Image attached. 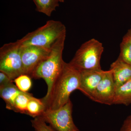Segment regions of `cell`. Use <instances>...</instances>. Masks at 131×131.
Returning a JSON list of instances; mask_svg holds the SVG:
<instances>
[{"label": "cell", "mask_w": 131, "mask_h": 131, "mask_svg": "<svg viewBox=\"0 0 131 131\" xmlns=\"http://www.w3.org/2000/svg\"><path fill=\"white\" fill-rule=\"evenodd\" d=\"M103 50L101 43L92 39L82 45L69 63L80 72L101 70L100 60Z\"/></svg>", "instance_id": "4"}, {"label": "cell", "mask_w": 131, "mask_h": 131, "mask_svg": "<svg viewBox=\"0 0 131 131\" xmlns=\"http://www.w3.org/2000/svg\"><path fill=\"white\" fill-rule=\"evenodd\" d=\"M79 90L92 100L97 86L102 79L105 71H81Z\"/></svg>", "instance_id": "9"}, {"label": "cell", "mask_w": 131, "mask_h": 131, "mask_svg": "<svg viewBox=\"0 0 131 131\" xmlns=\"http://www.w3.org/2000/svg\"><path fill=\"white\" fill-rule=\"evenodd\" d=\"M13 82V80H12L7 75L0 71V88L12 84Z\"/></svg>", "instance_id": "19"}, {"label": "cell", "mask_w": 131, "mask_h": 131, "mask_svg": "<svg viewBox=\"0 0 131 131\" xmlns=\"http://www.w3.org/2000/svg\"><path fill=\"white\" fill-rule=\"evenodd\" d=\"M80 76V71L65 62L49 96L44 100L41 99L46 109L56 110L68 102L70 100L71 94L76 90H79Z\"/></svg>", "instance_id": "1"}, {"label": "cell", "mask_w": 131, "mask_h": 131, "mask_svg": "<svg viewBox=\"0 0 131 131\" xmlns=\"http://www.w3.org/2000/svg\"><path fill=\"white\" fill-rule=\"evenodd\" d=\"M59 2L63 3L64 2V0H58Z\"/></svg>", "instance_id": "22"}, {"label": "cell", "mask_w": 131, "mask_h": 131, "mask_svg": "<svg viewBox=\"0 0 131 131\" xmlns=\"http://www.w3.org/2000/svg\"><path fill=\"white\" fill-rule=\"evenodd\" d=\"M21 47L18 40L5 44L0 49V71L5 73L13 81L24 74Z\"/></svg>", "instance_id": "5"}, {"label": "cell", "mask_w": 131, "mask_h": 131, "mask_svg": "<svg viewBox=\"0 0 131 131\" xmlns=\"http://www.w3.org/2000/svg\"><path fill=\"white\" fill-rule=\"evenodd\" d=\"M28 92L21 91L15 101L13 111L26 114L27 108L29 101L33 97Z\"/></svg>", "instance_id": "15"}, {"label": "cell", "mask_w": 131, "mask_h": 131, "mask_svg": "<svg viewBox=\"0 0 131 131\" xmlns=\"http://www.w3.org/2000/svg\"><path fill=\"white\" fill-rule=\"evenodd\" d=\"M66 35L59 39L52 45L50 52L45 59L36 67L31 77L42 78L47 86V93L41 100L47 99L50 93L54 82L60 74L65 62L62 58Z\"/></svg>", "instance_id": "2"}, {"label": "cell", "mask_w": 131, "mask_h": 131, "mask_svg": "<svg viewBox=\"0 0 131 131\" xmlns=\"http://www.w3.org/2000/svg\"><path fill=\"white\" fill-rule=\"evenodd\" d=\"M116 87L112 71H105L102 79L97 86L92 100L105 105H113Z\"/></svg>", "instance_id": "8"}, {"label": "cell", "mask_w": 131, "mask_h": 131, "mask_svg": "<svg viewBox=\"0 0 131 131\" xmlns=\"http://www.w3.org/2000/svg\"><path fill=\"white\" fill-rule=\"evenodd\" d=\"M119 131H131V115L125 120Z\"/></svg>", "instance_id": "20"}, {"label": "cell", "mask_w": 131, "mask_h": 131, "mask_svg": "<svg viewBox=\"0 0 131 131\" xmlns=\"http://www.w3.org/2000/svg\"><path fill=\"white\" fill-rule=\"evenodd\" d=\"M110 70L112 74L116 89L131 79V65L119 57L111 64Z\"/></svg>", "instance_id": "10"}, {"label": "cell", "mask_w": 131, "mask_h": 131, "mask_svg": "<svg viewBox=\"0 0 131 131\" xmlns=\"http://www.w3.org/2000/svg\"><path fill=\"white\" fill-rule=\"evenodd\" d=\"M36 7L37 12L51 16L52 13L59 6V2L58 0H32Z\"/></svg>", "instance_id": "13"}, {"label": "cell", "mask_w": 131, "mask_h": 131, "mask_svg": "<svg viewBox=\"0 0 131 131\" xmlns=\"http://www.w3.org/2000/svg\"><path fill=\"white\" fill-rule=\"evenodd\" d=\"M131 104V79L116 89L113 105Z\"/></svg>", "instance_id": "12"}, {"label": "cell", "mask_w": 131, "mask_h": 131, "mask_svg": "<svg viewBox=\"0 0 131 131\" xmlns=\"http://www.w3.org/2000/svg\"><path fill=\"white\" fill-rule=\"evenodd\" d=\"M31 122L35 131H57L50 126L47 125L41 116L35 117Z\"/></svg>", "instance_id": "18"}, {"label": "cell", "mask_w": 131, "mask_h": 131, "mask_svg": "<svg viewBox=\"0 0 131 131\" xmlns=\"http://www.w3.org/2000/svg\"><path fill=\"white\" fill-rule=\"evenodd\" d=\"M66 32L63 23L52 20L18 40L22 46L34 45L50 49L58 39L66 35Z\"/></svg>", "instance_id": "3"}, {"label": "cell", "mask_w": 131, "mask_h": 131, "mask_svg": "<svg viewBox=\"0 0 131 131\" xmlns=\"http://www.w3.org/2000/svg\"><path fill=\"white\" fill-rule=\"evenodd\" d=\"M15 85L20 91L28 92L32 86V81L30 76L24 74L14 80Z\"/></svg>", "instance_id": "16"}, {"label": "cell", "mask_w": 131, "mask_h": 131, "mask_svg": "<svg viewBox=\"0 0 131 131\" xmlns=\"http://www.w3.org/2000/svg\"><path fill=\"white\" fill-rule=\"evenodd\" d=\"M46 109V107L41 99L33 97L27 105L26 114L35 118L41 116Z\"/></svg>", "instance_id": "14"}, {"label": "cell", "mask_w": 131, "mask_h": 131, "mask_svg": "<svg viewBox=\"0 0 131 131\" xmlns=\"http://www.w3.org/2000/svg\"><path fill=\"white\" fill-rule=\"evenodd\" d=\"M127 63L131 65V43L122 40L120 45L119 56Z\"/></svg>", "instance_id": "17"}, {"label": "cell", "mask_w": 131, "mask_h": 131, "mask_svg": "<svg viewBox=\"0 0 131 131\" xmlns=\"http://www.w3.org/2000/svg\"><path fill=\"white\" fill-rule=\"evenodd\" d=\"M21 92L13 83L0 88V96L5 101L7 109L13 111L15 101Z\"/></svg>", "instance_id": "11"}, {"label": "cell", "mask_w": 131, "mask_h": 131, "mask_svg": "<svg viewBox=\"0 0 131 131\" xmlns=\"http://www.w3.org/2000/svg\"><path fill=\"white\" fill-rule=\"evenodd\" d=\"M51 50V49L36 46H21V58L24 74L31 77L35 68L49 56Z\"/></svg>", "instance_id": "7"}, {"label": "cell", "mask_w": 131, "mask_h": 131, "mask_svg": "<svg viewBox=\"0 0 131 131\" xmlns=\"http://www.w3.org/2000/svg\"><path fill=\"white\" fill-rule=\"evenodd\" d=\"M72 112L73 104L70 100L58 109L46 108L40 116L57 131H79L73 121Z\"/></svg>", "instance_id": "6"}, {"label": "cell", "mask_w": 131, "mask_h": 131, "mask_svg": "<svg viewBox=\"0 0 131 131\" xmlns=\"http://www.w3.org/2000/svg\"><path fill=\"white\" fill-rule=\"evenodd\" d=\"M122 40H126L131 43V26L130 28H129L126 34L124 36Z\"/></svg>", "instance_id": "21"}]
</instances>
